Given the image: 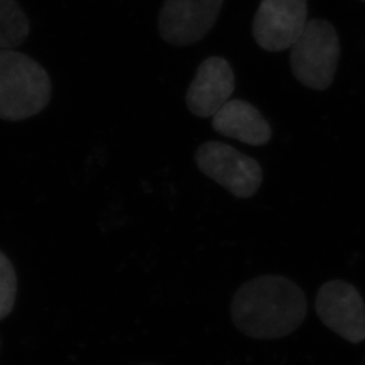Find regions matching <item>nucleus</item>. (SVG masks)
<instances>
[{"label":"nucleus","mask_w":365,"mask_h":365,"mask_svg":"<svg viewBox=\"0 0 365 365\" xmlns=\"http://www.w3.org/2000/svg\"><path fill=\"white\" fill-rule=\"evenodd\" d=\"M52 80L37 60L0 49V119L18 122L42 113L52 99Z\"/></svg>","instance_id":"obj_2"},{"label":"nucleus","mask_w":365,"mask_h":365,"mask_svg":"<svg viewBox=\"0 0 365 365\" xmlns=\"http://www.w3.org/2000/svg\"><path fill=\"white\" fill-rule=\"evenodd\" d=\"M307 24V0H261L253 21V38L267 52H283Z\"/></svg>","instance_id":"obj_7"},{"label":"nucleus","mask_w":365,"mask_h":365,"mask_svg":"<svg viewBox=\"0 0 365 365\" xmlns=\"http://www.w3.org/2000/svg\"><path fill=\"white\" fill-rule=\"evenodd\" d=\"M212 129L240 143L261 146L272 138V129L260 111L242 99L227 101L212 117Z\"/></svg>","instance_id":"obj_9"},{"label":"nucleus","mask_w":365,"mask_h":365,"mask_svg":"<svg viewBox=\"0 0 365 365\" xmlns=\"http://www.w3.org/2000/svg\"><path fill=\"white\" fill-rule=\"evenodd\" d=\"M315 312L322 324L351 344L365 339V302L359 289L344 280H330L318 289Z\"/></svg>","instance_id":"obj_5"},{"label":"nucleus","mask_w":365,"mask_h":365,"mask_svg":"<svg viewBox=\"0 0 365 365\" xmlns=\"http://www.w3.org/2000/svg\"><path fill=\"white\" fill-rule=\"evenodd\" d=\"M230 310L235 327L250 339H283L303 324L307 299L291 279L264 274L237 289Z\"/></svg>","instance_id":"obj_1"},{"label":"nucleus","mask_w":365,"mask_h":365,"mask_svg":"<svg viewBox=\"0 0 365 365\" xmlns=\"http://www.w3.org/2000/svg\"><path fill=\"white\" fill-rule=\"evenodd\" d=\"M235 88V72L230 64L222 57L212 56L197 68L187 90L185 103L195 117H214L230 99Z\"/></svg>","instance_id":"obj_8"},{"label":"nucleus","mask_w":365,"mask_h":365,"mask_svg":"<svg viewBox=\"0 0 365 365\" xmlns=\"http://www.w3.org/2000/svg\"><path fill=\"white\" fill-rule=\"evenodd\" d=\"M195 163L206 176L237 197L248 199L260 190V164L230 145L218 141L200 145L196 149Z\"/></svg>","instance_id":"obj_4"},{"label":"nucleus","mask_w":365,"mask_h":365,"mask_svg":"<svg viewBox=\"0 0 365 365\" xmlns=\"http://www.w3.org/2000/svg\"><path fill=\"white\" fill-rule=\"evenodd\" d=\"M18 291V279L13 262L0 250V321L13 312Z\"/></svg>","instance_id":"obj_11"},{"label":"nucleus","mask_w":365,"mask_h":365,"mask_svg":"<svg viewBox=\"0 0 365 365\" xmlns=\"http://www.w3.org/2000/svg\"><path fill=\"white\" fill-rule=\"evenodd\" d=\"M225 0H165L158 14L160 37L173 46H190L214 27Z\"/></svg>","instance_id":"obj_6"},{"label":"nucleus","mask_w":365,"mask_h":365,"mask_svg":"<svg viewBox=\"0 0 365 365\" xmlns=\"http://www.w3.org/2000/svg\"><path fill=\"white\" fill-rule=\"evenodd\" d=\"M361 1H365V0H361Z\"/></svg>","instance_id":"obj_12"},{"label":"nucleus","mask_w":365,"mask_h":365,"mask_svg":"<svg viewBox=\"0 0 365 365\" xmlns=\"http://www.w3.org/2000/svg\"><path fill=\"white\" fill-rule=\"evenodd\" d=\"M291 71L302 86L325 91L336 78L341 45L334 26L325 19L307 21L289 48Z\"/></svg>","instance_id":"obj_3"},{"label":"nucleus","mask_w":365,"mask_h":365,"mask_svg":"<svg viewBox=\"0 0 365 365\" xmlns=\"http://www.w3.org/2000/svg\"><path fill=\"white\" fill-rule=\"evenodd\" d=\"M30 30V21L21 4L16 0H0V49L21 46Z\"/></svg>","instance_id":"obj_10"}]
</instances>
